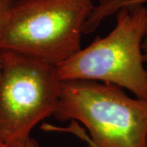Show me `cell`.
<instances>
[{
  "label": "cell",
  "mask_w": 147,
  "mask_h": 147,
  "mask_svg": "<svg viewBox=\"0 0 147 147\" xmlns=\"http://www.w3.org/2000/svg\"><path fill=\"white\" fill-rule=\"evenodd\" d=\"M54 116L77 123L47 130L72 132L89 147H147V100L129 97L119 87L89 80L62 81Z\"/></svg>",
  "instance_id": "1"
},
{
  "label": "cell",
  "mask_w": 147,
  "mask_h": 147,
  "mask_svg": "<svg viewBox=\"0 0 147 147\" xmlns=\"http://www.w3.org/2000/svg\"><path fill=\"white\" fill-rule=\"evenodd\" d=\"M93 0H16L0 36V51L57 67L81 50Z\"/></svg>",
  "instance_id": "2"
},
{
  "label": "cell",
  "mask_w": 147,
  "mask_h": 147,
  "mask_svg": "<svg viewBox=\"0 0 147 147\" xmlns=\"http://www.w3.org/2000/svg\"><path fill=\"white\" fill-rule=\"evenodd\" d=\"M146 11L145 6L119 11L115 27L107 36L96 38L58 65L60 79L102 81L147 100V71L142 48Z\"/></svg>",
  "instance_id": "3"
},
{
  "label": "cell",
  "mask_w": 147,
  "mask_h": 147,
  "mask_svg": "<svg viewBox=\"0 0 147 147\" xmlns=\"http://www.w3.org/2000/svg\"><path fill=\"white\" fill-rule=\"evenodd\" d=\"M0 139L24 146L38 123L54 115L62 80L57 66L0 51Z\"/></svg>",
  "instance_id": "4"
},
{
  "label": "cell",
  "mask_w": 147,
  "mask_h": 147,
  "mask_svg": "<svg viewBox=\"0 0 147 147\" xmlns=\"http://www.w3.org/2000/svg\"><path fill=\"white\" fill-rule=\"evenodd\" d=\"M146 3L147 0H100L85 22L83 33H92L106 17L115 15L123 8L144 6Z\"/></svg>",
  "instance_id": "5"
},
{
  "label": "cell",
  "mask_w": 147,
  "mask_h": 147,
  "mask_svg": "<svg viewBox=\"0 0 147 147\" xmlns=\"http://www.w3.org/2000/svg\"><path fill=\"white\" fill-rule=\"evenodd\" d=\"M16 0H0V36Z\"/></svg>",
  "instance_id": "6"
},
{
  "label": "cell",
  "mask_w": 147,
  "mask_h": 147,
  "mask_svg": "<svg viewBox=\"0 0 147 147\" xmlns=\"http://www.w3.org/2000/svg\"><path fill=\"white\" fill-rule=\"evenodd\" d=\"M142 55H143V61L144 63L147 64V11H146V27H145V33L143 37V41H142ZM147 71V69H146Z\"/></svg>",
  "instance_id": "7"
},
{
  "label": "cell",
  "mask_w": 147,
  "mask_h": 147,
  "mask_svg": "<svg viewBox=\"0 0 147 147\" xmlns=\"http://www.w3.org/2000/svg\"><path fill=\"white\" fill-rule=\"evenodd\" d=\"M24 147H39V146H38V143H37L34 139L30 138V139H29V140L26 142V143L25 144Z\"/></svg>",
  "instance_id": "8"
},
{
  "label": "cell",
  "mask_w": 147,
  "mask_h": 147,
  "mask_svg": "<svg viewBox=\"0 0 147 147\" xmlns=\"http://www.w3.org/2000/svg\"><path fill=\"white\" fill-rule=\"evenodd\" d=\"M25 146V145H24ZM24 146H4L3 147H24Z\"/></svg>",
  "instance_id": "9"
},
{
  "label": "cell",
  "mask_w": 147,
  "mask_h": 147,
  "mask_svg": "<svg viewBox=\"0 0 147 147\" xmlns=\"http://www.w3.org/2000/svg\"><path fill=\"white\" fill-rule=\"evenodd\" d=\"M4 146H6V145H4L3 143V142L1 141V139H0V147H3Z\"/></svg>",
  "instance_id": "10"
},
{
  "label": "cell",
  "mask_w": 147,
  "mask_h": 147,
  "mask_svg": "<svg viewBox=\"0 0 147 147\" xmlns=\"http://www.w3.org/2000/svg\"><path fill=\"white\" fill-rule=\"evenodd\" d=\"M0 67H1V57H0Z\"/></svg>",
  "instance_id": "11"
}]
</instances>
